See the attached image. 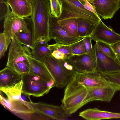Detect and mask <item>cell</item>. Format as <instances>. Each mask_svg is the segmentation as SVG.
<instances>
[{
  "label": "cell",
  "instance_id": "cell-33",
  "mask_svg": "<svg viewBox=\"0 0 120 120\" xmlns=\"http://www.w3.org/2000/svg\"><path fill=\"white\" fill-rule=\"evenodd\" d=\"M0 3V21H1L7 14L10 9L9 6L7 3Z\"/></svg>",
  "mask_w": 120,
  "mask_h": 120
},
{
  "label": "cell",
  "instance_id": "cell-14",
  "mask_svg": "<svg viewBox=\"0 0 120 120\" xmlns=\"http://www.w3.org/2000/svg\"><path fill=\"white\" fill-rule=\"evenodd\" d=\"M90 36L92 40L96 42L100 41L110 45L120 41V34L116 32L110 27L107 26L102 21L96 25Z\"/></svg>",
  "mask_w": 120,
  "mask_h": 120
},
{
  "label": "cell",
  "instance_id": "cell-16",
  "mask_svg": "<svg viewBox=\"0 0 120 120\" xmlns=\"http://www.w3.org/2000/svg\"><path fill=\"white\" fill-rule=\"evenodd\" d=\"M104 20L111 19L120 8V0H94L90 3Z\"/></svg>",
  "mask_w": 120,
  "mask_h": 120
},
{
  "label": "cell",
  "instance_id": "cell-12",
  "mask_svg": "<svg viewBox=\"0 0 120 120\" xmlns=\"http://www.w3.org/2000/svg\"><path fill=\"white\" fill-rule=\"evenodd\" d=\"M58 19L52 15L49 24L50 37L56 43L69 45L78 42L83 38L81 37H74L70 36L58 24Z\"/></svg>",
  "mask_w": 120,
  "mask_h": 120
},
{
  "label": "cell",
  "instance_id": "cell-5",
  "mask_svg": "<svg viewBox=\"0 0 120 120\" xmlns=\"http://www.w3.org/2000/svg\"><path fill=\"white\" fill-rule=\"evenodd\" d=\"M27 53L14 35L11 39L6 66L19 74L29 73L30 65Z\"/></svg>",
  "mask_w": 120,
  "mask_h": 120
},
{
  "label": "cell",
  "instance_id": "cell-35",
  "mask_svg": "<svg viewBox=\"0 0 120 120\" xmlns=\"http://www.w3.org/2000/svg\"><path fill=\"white\" fill-rule=\"evenodd\" d=\"M115 53L120 55V41L110 45Z\"/></svg>",
  "mask_w": 120,
  "mask_h": 120
},
{
  "label": "cell",
  "instance_id": "cell-21",
  "mask_svg": "<svg viewBox=\"0 0 120 120\" xmlns=\"http://www.w3.org/2000/svg\"><path fill=\"white\" fill-rule=\"evenodd\" d=\"M54 50V44H41L36 43L34 44L31 49V53L32 56L35 59L42 62L46 56L51 55Z\"/></svg>",
  "mask_w": 120,
  "mask_h": 120
},
{
  "label": "cell",
  "instance_id": "cell-15",
  "mask_svg": "<svg viewBox=\"0 0 120 120\" xmlns=\"http://www.w3.org/2000/svg\"><path fill=\"white\" fill-rule=\"evenodd\" d=\"M65 59L72 66L76 73H81L95 71L96 56L92 58L87 54L74 55Z\"/></svg>",
  "mask_w": 120,
  "mask_h": 120
},
{
  "label": "cell",
  "instance_id": "cell-23",
  "mask_svg": "<svg viewBox=\"0 0 120 120\" xmlns=\"http://www.w3.org/2000/svg\"><path fill=\"white\" fill-rule=\"evenodd\" d=\"M77 31L80 37L90 36L94 30L96 25L92 22L82 18H77Z\"/></svg>",
  "mask_w": 120,
  "mask_h": 120
},
{
  "label": "cell",
  "instance_id": "cell-24",
  "mask_svg": "<svg viewBox=\"0 0 120 120\" xmlns=\"http://www.w3.org/2000/svg\"><path fill=\"white\" fill-rule=\"evenodd\" d=\"M18 41L27 50H30L33 45L32 32L29 33L24 32L16 33L14 35Z\"/></svg>",
  "mask_w": 120,
  "mask_h": 120
},
{
  "label": "cell",
  "instance_id": "cell-22",
  "mask_svg": "<svg viewBox=\"0 0 120 120\" xmlns=\"http://www.w3.org/2000/svg\"><path fill=\"white\" fill-rule=\"evenodd\" d=\"M57 22L63 30L70 36L74 37H80L77 31V18L58 19Z\"/></svg>",
  "mask_w": 120,
  "mask_h": 120
},
{
  "label": "cell",
  "instance_id": "cell-19",
  "mask_svg": "<svg viewBox=\"0 0 120 120\" xmlns=\"http://www.w3.org/2000/svg\"><path fill=\"white\" fill-rule=\"evenodd\" d=\"M79 116L87 120L120 119V113L101 110L97 108H89L79 113Z\"/></svg>",
  "mask_w": 120,
  "mask_h": 120
},
{
  "label": "cell",
  "instance_id": "cell-9",
  "mask_svg": "<svg viewBox=\"0 0 120 120\" xmlns=\"http://www.w3.org/2000/svg\"><path fill=\"white\" fill-rule=\"evenodd\" d=\"M3 33L8 38L11 39L16 33L31 31L28 27V24L24 18L19 16L9 10L4 18Z\"/></svg>",
  "mask_w": 120,
  "mask_h": 120
},
{
  "label": "cell",
  "instance_id": "cell-20",
  "mask_svg": "<svg viewBox=\"0 0 120 120\" xmlns=\"http://www.w3.org/2000/svg\"><path fill=\"white\" fill-rule=\"evenodd\" d=\"M22 80V75L7 66L0 71V87L10 86Z\"/></svg>",
  "mask_w": 120,
  "mask_h": 120
},
{
  "label": "cell",
  "instance_id": "cell-17",
  "mask_svg": "<svg viewBox=\"0 0 120 120\" xmlns=\"http://www.w3.org/2000/svg\"><path fill=\"white\" fill-rule=\"evenodd\" d=\"M27 56L30 65L29 73L39 76L55 86L54 81L43 62L35 59L31 55L27 54Z\"/></svg>",
  "mask_w": 120,
  "mask_h": 120
},
{
  "label": "cell",
  "instance_id": "cell-32",
  "mask_svg": "<svg viewBox=\"0 0 120 120\" xmlns=\"http://www.w3.org/2000/svg\"><path fill=\"white\" fill-rule=\"evenodd\" d=\"M79 0L86 9L94 13L97 16H99L97 14L94 6L87 0Z\"/></svg>",
  "mask_w": 120,
  "mask_h": 120
},
{
  "label": "cell",
  "instance_id": "cell-6",
  "mask_svg": "<svg viewBox=\"0 0 120 120\" xmlns=\"http://www.w3.org/2000/svg\"><path fill=\"white\" fill-rule=\"evenodd\" d=\"M62 6V14L59 19L82 18L90 20L95 25L102 21L100 17L86 9L79 0H59Z\"/></svg>",
  "mask_w": 120,
  "mask_h": 120
},
{
  "label": "cell",
  "instance_id": "cell-7",
  "mask_svg": "<svg viewBox=\"0 0 120 120\" xmlns=\"http://www.w3.org/2000/svg\"><path fill=\"white\" fill-rule=\"evenodd\" d=\"M22 92L26 94L39 97L47 94L54 85L38 76L29 73L22 75Z\"/></svg>",
  "mask_w": 120,
  "mask_h": 120
},
{
  "label": "cell",
  "instance_id": "cell-10",
  "mask_svg": "<svg viewBox=\"0 0 120 120\" xmlns=\"http://www.w3.org/2000/svg\"><path fill=\"white\" fill-rule=\"evenodd\" d=\"M31 105L36 113L44 115L49 119L64 120L70 116L61 105H55L41 102H32Z\"/></svg>",
  "mask_w": 120,
  "mask_h": 120
},
{
  "label": "cell",
  "instance_id": "cell-37",
  "mask_svg": "<svg viewBox=\"0 0 120 120\" xmlns=\"http://www.w3.org/2000/svg\"><path fill=\"white\" fill-rule=\"evenodd\" d=\"M117 58L118 59L120 62V55H119L118 54H116Z\"/></svg>",
  "mask_w": 120,
  "mask_h": 120
},
{
  "label": "cell",
  "instance_id": "cell-2",
  "mask_svg": "<svg viewBox=\"0 0 120 120\" xmlns=\"http://www.w3.org/2000/svg\"><path fill=\"white\" fill-rule=\"evenodd\" d=\"M32 4L33 12L31 16L33 45L41 38L49 42L52 39L49 32L52 16L50 3L48 0H35Z\"/></svg>",
  "mask_w": 120,
  "mask_h": 120
},
{
  "label": "cell",
  "instance_id": "cell-36",
  "mask_svg": "<svg viewBox=\"0 0 120 120\" xmlns=\"http://www.w3.org/2000/svg\"><path fill=\"white\" fill-rule=\"evenodd\" d=\"M8 0H0V2L7 4Z\"/></svg>",
  "mask_w": 120,
  "mask_h": 120
},
{
  "label": "cell",
  "instance_id": "cell-3",
  "mask_svg": "<svg viewBox=\"0 0 120 120\" xmlns=\"http://www.w3.org/2000/svg\"><path fill=\"white\" fill-rule=\"evenodd\" d=\"M42 62L54 81L55 87L59 88L65 87L76 73L72 66L65 59H57L49 55Z\"/></svg>",
  "mask_w": 120,
  "mask_h": 120
},
{
  "label": "cell",
  "instance_id": "cell-38",
  "mask_svg": "<svg viewBox=\"0 0 120 120\" xmlns=\"http://www.w3.org/2000/svg\"><path fill=\"white\" fill-rule=\"evenodd\" d=\"M30 2L32 3L33 4L35 1V0H29Z\"/></svg>",
  "mask_w": 120,
  "mask_h": 120
},
{
  "label": "cell",
  "instance_id": "cell-13",
  "mask_svg": "<svg viewBox=\"0 0 120 120\" xmlns=\"http://www.w3.org/2000/svg\"><path fill=\"white\" fill-rule=\"evenodd\" d=\"M78 83L86 87L107 85L112 82L108 80L101 73L96 71L75 74Z\"/></svg>",
  "mask_w": 120,
  "mask_h": 120
},
{
  "label": "cell",
  "instance_id": "cell-39",
  "mask_svg": "<svg viewBox=\"0 0 120 120\" xmlns=\"http://www.w3.org/2000/svg\"><path fill=\"white\" fill-rule=\"evenodd\" d=\"M90 0V1H92V0Z\"/></svg>",
  "mask_w": 120,
  "mask_h": 120
},
{
  "label": "cell",
  "instance_id": "cell-11",
  "mask_svg": "<svg viewBox=\"0 0 120 120\" xmlns=\"http://www.w3.org/2000/svg\"><path fill=\"white\" fill-rule=\"evenodd\" d=\"M96 58L95 71L102 74L120 71V62L117 58L114 59L106 56L93 46Z\"/></svg>",
  "mask_w": 120,
  "mask_h": 120
},
{
  "label": "cell",
  "instance_id": "cell-26",
  "mask_svg": "<svg viewBox=\"0 0 120 120\" xmlns=\"http://www.w3.org/2000/svg\"><path fill=\"white\" fill-rule=\"evenodd\" d=\"M83 38L72 44V50L73 55L87 54L83 41Z\"/></svg>",
  "mask_w": 120,
  "mask_h": 120
},
{
  "label": "cell",
  "instance_id": "cell-18",
  "mask_svg": "<svg viewBox=\"0 0 120 120\" xmlns=\"http://www.w3.org/2000/svg\"><path fill=\"white\" fill-rule=\"evenodd\" d=\"M7 4L12 12L19 16L27 18L32 15L33 4L29 0H8Z\"/></svg>",
  "mask_w": 120,
  "mask_h": 120
},
{
  "label": "cell",
  "instance_id": "cell-34",
  "mask_svg": "<svg viewBox=\"0 0 120 120\" xmlns=\"http://www.w3.org/2000/svg\"><path fill=\"white\" fill-rule=\"evenodd\" d=\"M50 55L58 60H64L68 58L64 54L57 50L54 51Z\"/></svg>",
  "mask_w": 120,
  "mask_h": 120
},
{
  "label": "cell",
  "instance_id": "cell-4",
  "mask_svg": "<svg viewBox=\"0 0 120 120\" xmlns=\"http://www.w3.org/2000/svg\"><path fill=\"white\" fill-rule=\"evenodd\" d=\"M87 93L86 87L79 84L74 75L65 88L61 105L70 115L81 108Z\"/></svg>",
  "mask_w": 120,
  "mask_h": 120
},
{
  "label": "cell",
  "instance_id": "cell-30",
  "mask_svg": "<svg viewBox=\"0 0 120 120\" xmlns=\"http://www.w3.org/2000/svg\"><path fill=\"white\" fill-rule=\"evenodd\" d=\"M83 40L87 54L92 58L96 57L93 47L92 45V40L90 36H88L84 38Z\"/></svg>",
  "mask_w": 120,
  "mask_h": 120
},
{
  "label": "cell",
  "instance_id": "cell-1",
  "mask_svg": "<svg viewBox=\"0 0 120 120\" xmlns=\"http://www.w3.org/2000/svg\"><path fill=\"white\" fill-rule=\"evenodd\" d=\"M22 80L10 86L0 87L7 98L0 92V102L6 109L15 114H29L36 113L31 105L30 96L22 92Z\"/></svg>",
  "mask_w": 120,
  "mask_h": 120
},
{
  "label": "cell",
  "instance_id": "cell-28",
  "mask_svg": "<svg viewBox=\"0 0 120 120\" xmlns=\"http://www.w3.org/2000/svg\"><path fill=\"white\" fill-rule=\"evenodd\" d=\"M54 44V50H57L59 51L64 54L67 58H69L73 55L71 48L72 44L66 45L56 43Z\"/></svg>",
  "mask_w": 120,
  "mask_h": 120
},
{
  "label": "cell",
  "instance_id": "cell-31",
  "mask_svg": "<svg viewBox=\"0 0 120 120\" xmlns=\"http://www.w3.org/2000/svg\"><path fill=\"white\" fill-rule=\"evenodd\" d=\"M103 75L109 81L120 87V71L106 74Z\"/></svg>",
  "mask_w": 120,
  "mask_h": 120
},
{
  "label": "cell",
  "instance_id": "cell-27",
  "mask_svg": "<svg viewBox=\"0 0 120 120\" xmlns=\"http://www.w3.org/2000/svg\"><path fill=\"white\" fill-rule=\"evenodd\" d=\"M52 15L59 19L62 14V6L59 0H49Z\"/></svg>",
  "mask_w": 120,
  "mask_h": 120
},
{
  "label": "cell",
  "instance_id": "cell-25",
  "mask_svg": "<svg viewBox=\"0 0 120 120\" xmlns=\"http://www.w3.org/2000/svg\"><path fill=\"white\" fill-rule=\"evenodd\" d=\"M95 45L98 49L106 56L114 59L117 58L116 55L111 47L110 45L103 42L98 41L96 42Z\"/></svg>",
  "mask_w": 120,
  "mask_h": 120
},
{
  "label": "cell",
  "instance_id": "cell-8",
  "mask_svg": "<svg viewBox=\"0 0 120 120\" xmlns=\"http://www.w3.org/2000/svg\"><path fill=\"white\" fill-rule=\"evenodd\" d=\"M86 87L87 94L81 105V108L94 101L109 102L115 93L120 90L119 86L112 83L105 86Z\"/></svg>",
  "mask_w": 120,
  "mask_h": 120
},
{
  "label": "cell",
  "instance_id": "cell-29",
  "mask_svg": "<svg viewBox=\"0 0 120 120\" xmlns=\"http://www.w3.org/2000/svg\"><path fill=\"white\" fill-rule=\"evenodd\" d=\"M11 42V39L7 38L4 34L1 33L0 34V58L4 55L8 47Z\"/></svg>",
  "mask_w": 120,
  "mask_h": 120
}]
</instances>
